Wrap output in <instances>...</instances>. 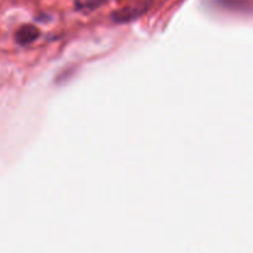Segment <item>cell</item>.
Wrapping results in <instances>:
<instances>
[{"instance_id": "cell-1", "label": "cell", "mask_w": 253, "mask_h": 253, "mask_svg": "<svg viewBox=\"0 0 253 253\" xmlns=\"http://www.w3.org/2000/svg\"><path fill=\"white\" fill-rule=\"evenodd\" d=\"M146 9H147L146 4H137L133 5V6L124 7V9L119 10V11L114 14V19L120 22L130 21V20H133L137 16H140V15H142Z\"/></svg>"}, {"instance_id": "cell-2", "label": "cell", "mask_w": 253, "mask_h": 253, "mask_svg": "<svg viewBox=\"0 0 253 253\" xmlns=\"http://www.w3.org/2000/svg\"><path fill=\"white\" fill-rule=\"evenodd\" d=\"M39 36V30L31 25H25L20 27L19 31L16 32V41L20 44H29L34 42Z\"/></svg>"}, {"instance_id": "cell-3", "label": "cell", "mask_w": 253, "mask_h": 253, "mask_svg": "<svg viewBox=\"0 0 253 253\" xmlns=\"http://www.w3.org/2000/svg\"><path fill=\"white\" fill-rule=\"evenodd\" d=\"M105 0H76V6L79 10H93L104 4Z\"/></svg>"}]
</instances>
